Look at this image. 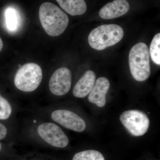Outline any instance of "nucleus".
Listing matches in <instances>:
<instances>
[{"label":"nucleus","instance_id":"f257e3e1","mask_svg":"<svg viewBox=\"0 0 160 160\" xmlns=\"http://www.w3.org/2000/svg\"><path fill=\"white\" fill-rule=\"evenodd\" d=\"M39 15L43 29L50 36L57 37L62 34L69 24L67 15L52 3H42L40 7Z\"/></svg>","mask_w":160,"mask_h":160},{"label":"nucleus","instance_id":"f03ea898","mask_svg":"<svg viewBox=\"0 0 160 160\" xmlns=\"http://www.w3.org/2000/svg\"><path fill=\"white\" fill-rule=\"evenodd\" d=\"M124 36L122 28L115 24L103 25L93 29L89 33L88 42L92 48L102 50L114 46Z\"/></svg>","mask_w":160,"mask_h":160},{"label":"nucleus","instance_id":"7ed1b4c3","mask_svg":"<svg viewBox=\"0 0 160 160\" xmlns=\"http://www.w3.org/2000/svg\"><path fill=\"white\" fill-rule=\"evenodd\" d=\"M129 60L130 72L135 79L143 82L149 78L151 73L149 52L145 43H138L132 48Z\"/></svg>","mask_w":160,"mask_h":160},{"label":"nucleus","instance_id":"20e7f679","mask_svg":"<svg viewBox=\"0 0 160 160\" xmlns=\"http://www.w3.org/2000/svg\"><path fill=\"white\" fill-rule=\"evenodd\" d=\"M42 78L40 66L34 63H27L18 69L14 77V85L20 91L32 92L39 87Z\"/></svg>","mask_w":160,"mask_h":160},{"label":"nucleus","instance_id":"39448f33","mask_svg":"<svg viewBox=\"0 0 160 160\" xmlns=\"http://www.w3.org/2000/svg\"><path fill=\"white\" fill-rule=\"evenodd\" d=\"M120 120L129 133L134 136H142L149 129V118L145 113L139 110L124 112L120 115Z\"/></svg>","mask_w":160,"mask_h":160},{"label":"nucleus","instance_id":"423d86ee","mask_svg":"<svg viewBox=\"0 0 160 160\" xmlns=\"http://www.w3.org/2000/svg\"><path fill=\"white\" fill-rule=\"evenodd\" d=\"M39 136L50 146L58 148H64L69 145V139L62 129L51 122L40 124L38 126Z\"/></svg>","mask_w":160,"mask_h":160},{"label":"nucleus","instance_id":"0eeeda50","mask_svg":"<svg viewBox=\"0 0 160 160\" xmlns=\"http://www.w3.org/2000/svg\"><path fill=\"white\" fill-rule=\"evenodd\" d=\"M52 119L66 129L82 132L86 128L85 121L73 112L66 109H58L51 113Z\"/></svg>","mask_w":160,"mask_h":160},{"label":"nucleus","instance_id":"6e6552de","mask_svg":"<svg viewBox=\"0 0 160 160\" xmlns=\"http://www.w3.org/2000/svg\"><path fill=\"white\" fill-rule=\"evenodd\" d=\"M72 76L68 68L62 67L57 69L49 81L50 92L57 96H62L68 93L71 88Z\"/></svg>","mask_w":160,"mask_h":160},{"label":"nucleus","instance_id":"1a4fd4ad","mask_svg":"<svg viewBox=\"0 0 160 160\" xmlns=\"http://www.w3.org/2000/svg\"><path fill=\"white\" fill-rule=\"evenodd\" d=\"M129 9L130 5L127 0H114L103 6L99 14L103 19H112L126 14Z\"/></svg>","mask_w":160,"mask_h":160},{"label":"nucleus","instance_id":"9d476101","mask_svg":"<svg viewBox=\"0 0 160 160\" xmlns=\"http://www.w3.org/2000/svg\"><path fill=\"white\" fill-rule=\"evenodd\" d=\"M110 87V83L105 77L98 78L94 87L89 93L88 100L99 107H102L106 104V95Z\"/></svg>","mask_w":160,"mask_h":160},{"label":"nucleus","instance_id":"9b49d317","mask_svg":"<svg viewBox=\"0 0 160 160\" xmlns=\"http://www.w3.org/2000/svg\"><path fill=\"white\" fill-rule=\"evenodd\" d=\"M96 74L94 72L88 70L78 81L73 88V94L77 98H84L89 94L94 87Z\"/></svg>","mask_w":160,"mask_h":160},{"label":"nucleus","instance_id":"f8f14e48","mask_svg":"<svg viewBox=\"0 0 160 160\" xmlns=\"http://www.w3.org/2000/svg\"><path fill=\"white\" fill-rule=\"evenodd\" d=\"M65 12L72 16L82 15L87 10L85 0H56Z\"/></svg>","mask_w":160,"mask_h":160},{"label":"nucleus","instance_id":"ddd939ff","mask_svg":"<svg viewBox=\"0 0 160 160\" xmlns=\"http://www.w3.org/2000/svg\"><path fill=\"white\" fill-rule=\"evenodd\" d=\"M72 160H105L102 154L95 150L80 152L74 155Z\"/></svg>","mask_w":160,"mask_h":160},{"label":"nucleus","instance_id":"4468645a","mask_svg":"<svg viewBox=\"0 0 160 160\" xmlns=\"http://www.w3.org/2000/svg\"><path fill=\"white\" fill-rule=\"evenodd\" d=\"M160 33L156 34L150 44L149 53L152 60L157 65H160Z\"/></svg>","mask_w":160,"mask_h":160},{"label":"nucleus","instance_id":"2eb2a0df","mask_svg":"<svg viewBox=\"0 0 160 160\" xmlns=\"http://www.w3.org/2000/svg\"><path fill=\"white\" fill-rule=\"evenodd\" d=\"M6 22L10 31H15L18 28L19 22L17 13L14 9H9L6 11Z\"/></svg>","mask_w":160,"mask_h":160},{"label":"nucleus","instance_id":"dca6fc26","mask_svg":"<svg viewBox=\"0 0 160 160\" xmlns=\"http://www.w3.org/2000/svg\"><path fill=\"white\" fill-rule=\"evenodd\" d=\"M12 111L10 103L0 93V121L8 119L11 117Z\"/></svg>","mask_w":160,"mask_h":160},{"label":"nucleus","instance_id":"f3484780","mask_svg":"<svg viewBox=\"0 0 160 160\" xmlns=\"http://www.w3.org/2000/svg\"><path fill=\"white\" fill-rule=\"evenodd\" d=\"M8 134V129L3 123L0 122V141L4 139Z\"/></svg>","mask_w":160,"mask_h":160},{"label":"nucleus","instance_id":"a211bd4d","mask_svg":"<svg viewBox=\"0 0 160 160\" xmlns=\"http://www.w3.org/2000/svg\"><path fill=\"white\" fill-rule=\"evenodd\" d=\"M3 43L2 41V39L0 37V52L2 51V49H3Z\"/></svg>","mask_w":160,"mask_h":160},{"label":"nucleus","instance_id":"6ab92c4d","mask_svg":"<svg viewBox=\"0 0 160 160\" xmlns=\"http://www.w3.org/2000/svg\"><path fill=\"white\" fill-rule=\"evenodd\" d=\"M2 143H1V142H0V151H1V150H2Z\"/></svg>","mask_w":160,"mask_h":160}]
</instances>
